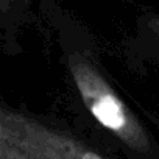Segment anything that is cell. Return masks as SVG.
I'll return each instance as SVG.
<instances>
[{
  "label": "cell",
  "instance_id": "1",
  "mask_svg": "<svg viewBox=\"0 0 159 159\" xmlns=\"http://www.w3.org/2000/svg\"><path fill=\"white\" fill-rule=\"evenodd\" d=\"M62 62L92 119L119 143L129 159H159V143L119 95L89 48L62 39Z\"/></svg>",
  "mask_w": 159,
  "mask_h": 159
},
{
  "label": "cell",
  "instance_id": "4",
  "mask_svg": "<svg viewBox=\"0 0 159 159\" xmlns=\"http://www.w3.org/2000/svg\"><path fill=\"white\" fill-rule=\"evenodd\" d=\"M0 159H17V157H14V156H11V154H8V153L0 150Z\"/></svg>",
  "mask_w": 159,
  "mask_h": 159
},
{
  "label": "cell",
  "instance_id": "3",
  "mask_svg": "<svg viewBox=\"0 0 159 159\" xmlns=\"http://www.w3.org/2000/svg\"><path fill=\"white\" fill-rule=\"evenodd\" d=\"M142 28H143V33H145L147 36H150V39H151L154 44L159 45V16H151V17H148V19L143 22Z\"/></svg>",
  "mask_w": 159,
  "mask_h": 159
},
{
  "label": "cell",
  "instance_id": "2",
  "mask_svg": "<svg viewBox=\"0 0 159 159\" xmlns=\"http://www.w3.org/2000/svg\"><path fill=\"white\" fill-rule=\"evenodd\" d=\"M0 150L17 159H114L67 125L2 100Z\"/></svg>",
  "mask_w": 159,
  "mask_h": 159
}]
</instances>
